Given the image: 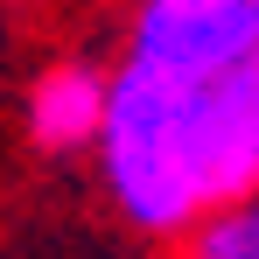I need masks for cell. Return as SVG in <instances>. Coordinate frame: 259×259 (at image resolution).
<instances>
[{"label": "cell", "mask_w": 259, "mask_h": 259, "mask_svg": "<svg viewBox=\"0 0 259 259\" xmlns=\"http://www.w3.org/2000/svg\"><path fill=\"white\" fill-rule=\"evenodd\" d=\"M105 91H112V63L98 56H56L21 84V133L49 161H77L98 147L105 126Z\"/></svg>", "instance_id": "7a4b0ae2"}, {"label": "cell", "mask_w": 259, "mask_h": 259, "mask_svg": "<svg viewBox=\"0 0 259 259\" xmlns=\"http://www.w3.org/2000/svg\"><path fill=\"white\" fill-rule=\"evenodd\" d=\"M259 56V0H133L119 63L168 77H224Z\"/></svg>", "instance_id": "6da1fadb"}, {"label": "cell", "mask_w": 259, "mask_h": 259, "mask_svg": "<svg viewBox=\"0 0 259 259\" xmlns=\"http://www.w3.org/2000/svg\"><path fill=\"white\" fill-rule=\"evenodd\" d=\"M0 7H7V0H0Z\"/></svg>", "instance_id": "3957f363"}]
</instances>
